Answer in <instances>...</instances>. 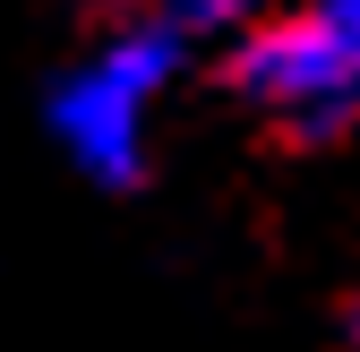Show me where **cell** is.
<instances>
[{
    "label": "cell",
    "instance_id": "3957f363",
    "mask_svg": "<svg viewBox=\"0 0 360 352\" xmlns=\"http://www.w3.org/2000/svg\"><path fill=\"white\" fill-rule=\"evenodd\" d=\"M120 9H138V18H172L180 34H240L257 26L275 0H120Z\"/></svg>",
    "mask_w": 360,
    "mask_h": 352
},
{
    "label": "cell",
    "instance_id": "7a4b0ae2",
    "mask_svg": "<svg viewBox=\"0 0 360 352\" xmlns=\"http://www.w3.org/2000/svg\"><path fill=\"white\" fill-rule=\"evenodd\" d=\"M189 43L172 18H138L120 9V26L86 52L60 86H52V138L60 155L103 189H129L146 172V129H155V103L180 86L189 69Z\"/></svg>",
    "mask_w": 360,
    "mask_h": 352
},
{
    "label": "cell",
    "instance_id": "6da1fadb",
    "mask_svg": "<svg viewBox=\"0 0 360 352\" xmlns=\"http://www.w3.org/2000/svg\"><path fill=\"white\" fill-rule=\"evenodd\" d=\"M232 95L292 146H335L360 129V0H275L232 34Z\"/></svg>",
    "mask_w": 360,
    "mask_h": 352
},
{
    "label": "cell",
    "instance_id": "277c9868",
    "mask_svg": "<svg viewBox=\"0 0 360 352\" xmlns=\"http://www.w3.org/2000/svg\"><path fill=\"white\" fill-rule=\"evenodd\" d=\"M343 335H352V352H360V292H352V310H343Z\"/></svg>",
    "mask_w": 360,
    "mask_h": 352
}]
</instances>
